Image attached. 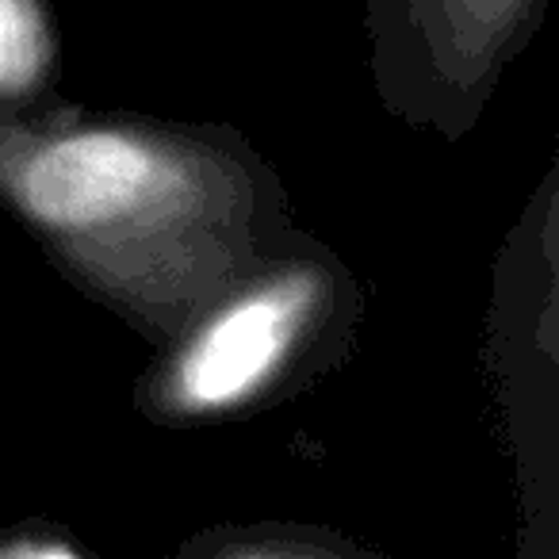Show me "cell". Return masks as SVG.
Wrapping results in <instances>:
<instances>
[{"label": "cell", "mask_w": 559, "mask_h": 559, "mask_svg": "<svg viewBox=\"0 0 559 559\" xmlns=\"http://www.w3.org/2000/svg\"><path fill=\"white\" fill-rule=\"evenodd\" d=\"M0 207L150 349L296 230L284 177L238 127L70 100L0 116Z\"/></svg>", "instance_id": "cell-1"}, {"label": "cell", "mask_w": 559, "mask_h": 559, "mask_svg": "<svg viewBox=\"0 0 559 559\" xmlns=\"http://www.w3.org/2000/svg\"><path fill=\"white\" fill-rule=\"evenodd\" d=\"M365 284L342 253L292 230L154 345L131 403L157 429H211L296 403L353 357Z\"/></svg>", "instance_id": "cell-2"}, {"label": "cell", "mask_w": 559, "mask_h": 559, "mask_svg": "<svg viewBox=\"0 0 559 559\" xmlns=\"http://www.w3.org/2000/svg\"><path fill=\"white\" fill-rule=\"evenodd\" d=\"M487 372L518 479V556L559 551V165L510 223L495 257Z\"/></svg>", "instance_id": "cell-3"}, {"label": "cell", "mask_w": 559, "mask_h": 559, "mask_svg": "<svg viewBox=\"0 0 559 559\" xmlns=\"http://www.w3.org/2000/svg\"><path fill=\"white\" fill-rule=\"evenodd\" d=\"M544 12L548 0H365L376 100L403 127L467 139Z\"/></svg>", "instance_id": "cell-4"}, {"label": "cell", "mask_w": 559, "mask_h": 559, "mask_svg": "<svg viewBox=\"0 0 559 559\" xmlns=\"http://www.w3.org/2000/svg\"><path fill=\"white\" fill-rule=\"evenodd\" d=\"M62 32L55 0H0V116L62 104Z\"/></svg>", "instance_id": "cell-5"}, {"label": "cell", "mask_w": 559, "mask_h": 559, "mask_svg": "<svg viewBox=\"0 0 559 559\" xmlns=\"http://www.w3.org/2000/svg\"><path fill=\"white\" fill-rule=\"evenodd\" d=\"M368 548L330 525L226 521L180 540L177 559H365Z\"/></svg>", "instance_id": "cell-6"}, {"label": "cell", "mask_w": 559, "mask_h": 559, "mask_svg": "<svg viewBox=\"0 0 559 559\" xmlns=\"http://www.w3.org/2000/svg\"><path fill=\"white\" fill-rule=\"evenodd\" d=\"M88 544L62 521H16L0 528V559H85Z\"/></svg>", "instance_id": "cell-7"}]
</instances>
